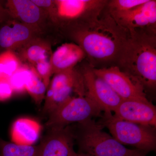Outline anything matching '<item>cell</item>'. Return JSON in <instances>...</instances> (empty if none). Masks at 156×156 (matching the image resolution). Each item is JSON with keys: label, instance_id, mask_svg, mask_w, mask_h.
I'll list each match as a JSON object with an SVG mask.
<instances>
[{"label": "cell", "instance_id": "obj_26", "mask_svg": "<svg viewBox=\"0 0 156 156\" xmlns=\"http://www.w3.org/2000/svg\"><path fill=\"white\" fill-rule=\"evenodd\" d=\"M7 10L5 7H3L0 2V23L4 21H6L7 20L10 19Z\"/></svg>", "mask_w": 156, "mask_h": 156}, {"label": "cell", "instance_id": "obj_25", "mask_svg": "<svg viewBox=\"0 0 156 156\" xmlns=\"http://www.w3.org/2000/svg\"><path fill=\"white\" fill-rule=\"evenodd\" d=\"M14 93L9 80L0 77V101H4L11 98Z\"/></svg>", "mask_w": 156, "mask_h": 156}, {"label": "cell", "instance_id": "obj_8", "mask_svg": "<svg viewBox=\"0 0 156 156\" xmlns=\"http://www.w3.org/2000/svg\"><path fill=\"white\" fill-rule=\"evenodd\" d=\"M96 76L104 80L123 100L149 101L144 88L135 83L117 66L100 69L92 68Z\"/></svg>", "mask_w": 156, "mask_h": 156}, {"label": "cell", "instance_id": "obj_20", "mask_svg": "<svg viewBox=\"0 0 156 156\" xmlns=\"http://www.w3.org/2000/svg\"><path fill=\"white\" fill-rule=\"evenodd\" d=\"M37 148L0 140V156H35Z\"/></svg>", "mask_w": 156, "mask_h": 156}, {"label": "cell", "instance_id": "obj_11", "mask_svg": "<svg viewBox=\"0 0 156 156\" xmlns=\"http://www.w3.org/2000/svg\"><path fill=\"white\" fill-rule=\"evenodd\" d=\"M37 146L35 156H78L71 126L52 128Z\"/></svg>", "mask_w": 156, "mask_h": 156}, {"label": "cell", "instance_id": "obj_19", "mask_svg": "<svg viewBox=\"0 0 156 156\" xmlns=\"http://www.w3.org/2000/svg\"><path fill=\"white\" fill-rule=\"evenodd\" d=\"M15 52L11 50L0 53V77L9 79L22 65Z\"/></svg>", "mask_w": 156, "mask_h": 156}, {"label": "cell", "instance_id": "obj_13", "mask_svg": "<svg viewBox=\"0 0 156 156\" xmlns=\"http://www.w3.org/2000/svg\"><path fill=\"white\" fill-rule=\"evenodd\" d=\"M38 34L29 27L10 18L0 23V50L2 53L8 50L14 52Z\"/></svg>", "mask_w": 156, "mask_h": 156}, {"label": "cell", "instance_id": "obj_10", "mask_svg": "<svg viewBox=\"0 0 156 156\" xmlns=\"http://www.w3.org/2000/svg\"><path fill=\"white\" fill-rule=\"evenodd\" d=\"M82 74L86 95L103 109L104 113L114 112L122 99L104 80L94 73L92 68L85 69Z\"/></svg>", "mask_w": 156, "mask_h": 156}, {"label": "cell", "instance_id": "obj_6", "mask_svg": "<svg viewBox=\"0 0 156 156\" xmlns=\"http://www.w3.org/2000/svg\"><path fill=\"white\" fill-rule=\"evenodd\" d=\"M86 90L82 73L75 69L53 75L47 90L43 114L49 115L66 101L73 97L86 95Z\"/></svg>", "mask_w": 156, "mask_h": 156}, {"label": "cell", "instance_id": "obj_5", "mask_svg": "<svg viewBox=\"0 0 156 156\" xmlns=\"http://www.w3.org/2000/svg\"><path fill=\"white\" fill-rule=\"evenodd\" d=\"M103 112V109L87 95L73 96L49 115L45 126L48 129L65 127L101 117Z\"/></svg>", "mask_w": 156, "mask_h": 156}, {"label": "cell", "instance_id": "obj_22", "mask_svg": "<svg viewBox=\"0 0 156 156\" xmlns=\"http://www.w3.org/2000/svg\"><path fill=\"white\" fill-rule=\"evenodd\" d=\"M147 0H111L108 1L106 9L109 12L129 11L146 2Z\"/></svg>", "mask_w": 156, "mask_h": 156}, {"label": "cell", "instance_id": "obj_4", "mask_svg": "<svg viewBox=\"0 0 156 156\" xmlns=\"http://www.w3.org/2000/svg\"><path fill=\"white\" fill-rule=\"evenodd\" d=\"M99 122L123 145L131 146L147 153L156 150V127L120 119L112 113H104Z\"/></svg>", "mask_w": 156, "mask_h": 156}, {"label": "cell", "instance_id": "obj_3", "mask_svg": "<svg viewBox=\"0 0 156 156\" xmlns=\"http://www.w3.org/2000/svg\"><path fill=\"white\" fill-rule=\"evenodd\" d=\"M71 126L79 147L78 153L97 156H134L136 149L127 148L103 131L104 127L95 119Z\"/></svg>", "mask_w": 156, "mask_h": 156}, {"label": "cell", "instance_id": "obj_28", "mask_svg": "<svg viewBox=\"0 0 156 156\" xmlns=\"http://www.w3.org/2000/svg\"><path fill=\"white\" fill-rule=\"evenodd\" d=\"M78 156H97L95 155H92L89 154H84V153H78Z\"/></svg>", "mask_w": 156, "mask_h": 156}, {"label": "cell", "instance_id": "obj_12", "mask_svg": "<svg viewBox=\"0 0 156 156\" xmlns=\"http://www.w3.org/2000/svg\"><path fill=\"white\" fill-rule=\"evenodd\" d=\"M5 8L11 19L29 27L38 33L41 32L48 16L32 0H9Z\"/></svg>", "mask_w": 156, "mask_h": 156}, {"label": "cell", "instance_id": "obj_14", "mask_svg": "<svg viewBox=\"0 0 156 156\" xmlns=\"http://www.w3.org/2000/svg\"><path fill=\"white\" fill-rule=\"evenodd\" d=\"M114 117L140 125L156 127V107L151 101L122 100Z\"/></svg>", "mask_w": 156, "mask_h": 156}, {"label": "cell", "instance_id": "obj_2", "mask_svg": "<svg viewBox=\"0 0 156 156\" xmlns=\"http://www.w3.org/2000/svg\"><path fill=\"white\" fill-rule=\"evenodd\" d=\"M120 69L144 88L156 87V34L138 30L130 33L117 60Z\"/></svg>", "mask_w": 156, "mask_h": 156}, {"label": "cell", "instance_id": "obj_17", "mask_svg": "<svg viewBox=\"0 0 156 156\" xmlns=\"http://www.w3.org/2000/svg\"><path fill=\"white\" fill-rule=\"evenodd\" d=\"M18 51L17 56L25 64L34 66L46 59H50L52 54L49 43L43 39L35 37L23 46Z\"/></svg>", "mask_w": 156, "mask_h": 156}, {"label": "cell", "instance_id": "obj_23", "mask_svg": "<svg viewBox=\"0 0 156 156\" xmlns=\"http://www.w3.org/2000/svg\"><path fill=\"white\" fill-rule=\"evenodd\" d=\"M33 67L48 89L53 75L50 59H46L34 65Z\"/></svg>", "mask_w": 156, "mask_h": 156}, {"label": "cell", "instance_id": "obj_16", "mask_svg": "<svg viewBox=\"0 0 156 156\" xmlns=\"http://www.w3.org/2000/svg\"><path fill=\"white\" fill-rule=\"evenodd\" d=\"M41 131V126L34 120L21 118L13 124L11 130V139L20 145H33L37 141Z\"/></svg>", "mask_w": 156, "mask_h": 156}, {"label": "cell", "instance_id": "obj_27", "mask_svg": "<svg viewBox=\"0 0 156 156\" xmlns=\"http://www.w3.org/2000/svg\"><path fill=\"white\" fill-rule=\"evenodd\" d=\"M147 153L146 152L136 149V152L134 154V156H146Z\"/></svg>", "mask_w": 156, "mask_h": 156}, {"label": "cell", "instance_id": "obj_7", "mask_svg": "<svg viewBox=\"0 0 156 156\" xmlns=\"http://www.w3.org/2000/svg\"><path fill=\"white\" fill-rule=\"evenodd\" d=\"M108 12L116 22L129 33L142 30L156 34L155 0H147L129 11Z\"/></svg>", "mask_w": 156, "mask_h": 156}, {"label": "cell", "instance_id": "obj_24", "mask_svg": "<svg viewBox=\"0 0 156 156\" xmlns=\"http://www.w3.org/2000/svg\"><path fill=\"white\" fill-rule=\"evenodd\" d=\"M36 5L49 16L53 22L58 23L56 6L54 1L49 0H32Z\"/></svg>", "mask_w": 156, "mask_h": 156}, {"label": "cell", "instance_id": "obj_18", "mask_svg": "<svg viewBox=\"0 0 156 156\" xmlns=\"http://www.w3.org/2000/svg\"><path fill=\"white\" fill-rule=\"evenodd\" d=\"M47 90V87L44 82L31 66L26 84V91L32 98L36 104L40 105L45 99Z\"/></svg>", "mask_w": 156, "mask_h": 156}, {"label": "cell", "instance_id": "obj_1", "mask_svg": "<svg viewBox=\"0 0 156 156\" xmlns=\"http://www.w3.org/2000/svg\"><path fill=\"white\" fill-rule=\"evenodd\" d=\"M64 26L87 56L98 63L116 62L130 37L128 31L116 22L106 7L97 16Z\"/></svg>", "mask_w": 156, "mask_h": 156}, {"label": "cell", "instance_id": "obj_21", "mask_svg": "<svg viewBox=\"0 0 156 156\" xmlns=\"http://www.w3.org/2000/svg\"><path fill=\"white\" fill-rule=\"evenodd\" d=\"M31 66L22 64L20 67L9 78L14 93L22 94L26 92V84L30 73Z\"/></svg>", "mask_w": 156, "mask_h": 156}, {"label": "cell", "instance_id": "obj_9", "mask_svg": "<svg viewBox=\"0 0 156 156\" xmlns=\"http://www.w3.org/2000/svg\"><path fill=\"white\" fill-rule=\"evenodd\" d=\"M105 0H56L58 23L65 24L83 21L97 16L106 8Z\"/></svg>", "mask_w": 156, "mask_h": 156}, {"label": "cell", "instance_id": "obj_15", "mask_svg": "<svg viewBox=\"0 0 156 156\" xmlns=\"http://www.w3.org/2000/svg\"><path fill=\"white\" fill-rule=\"evenodd\" d=\"M86 56L83 50L77 44H63L52 53L50 57L52 74L73 69Z\"/></svg>", "mask_w": 156, "mask_h": 156}]
</instances>
